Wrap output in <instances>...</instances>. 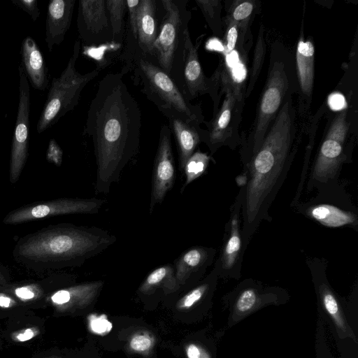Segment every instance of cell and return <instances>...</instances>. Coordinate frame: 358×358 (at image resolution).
<instances>
[{
	"instance_id": "6da1fadb",
	"label": "cell",
	"mask_w": 358,
	"mask_h": 358,
	"mask_svg": "<svg viewBox=\"0 0 358 358\" xmlns=\"http://www.w3.org/2000/svg\"><path fill=\"white\" fill-rule=\"evenodd\" d=\"M128 71L124 66L103 77L87 111L84 134L94 144L96 194L109 192L139 150L141 111L123 79Z\"/></svg>"
},
{
	"instance_id": "7a4b0ae2",
	"label": "cell",
	"mask_w": 358,
	"mask_h": 358,
	"mask_svg": "<svg viewBox=\"0 0 358 358\" xmlns=\"http://www.w3.org/2000/svg\"><path fill=\"white\" fill-rule=\"evenodd\" d=\"M289 92L259 150L250 158L249 179L243 199L245 244L257 227L280 179L295 136V110Z\"/></svg>"
},
{
	"instance_id": "3957f363",
	"label": "cell",
	"mask_w": 358,
	"mask_h": 358,
	"mask_svg": "<svg viewBox=\"0 0 358 358\" xmlns=\"http://www.w3.org/2000/svg\"><path fill=\"white\" fill-rule=\"evenodd\" d=\"M116 241L114 235L99 227L60 224L21 238L13 255L32 268L80 266Z\"/></svg>"
},
{
	"instance_id": "277c9868",
	"label": "cell",
	"mask_w": 358,
	"mask_h": 358,
	"mask_svg": "<svg viewBox=\"0 0 358 358\" xmlns=\"http://www.w3.org/2000/svg\"><path fill=\"white\" fill-rule=\"evenodd\" d=\"M131 62L135 83L164 116L172 115L199 124L203 122L199 106L191 104L171 76L145 59L141 52H136Z\"/></svg>"
},
{
	"instance_id": "5b68a950",
	"label": "cell",
	"mask_w": 358,
	"mask_h": 358,
	"mask_svg": "<svg viewBox=\"0 0 358 358\" xmlns=\"http://www.w3.org/2000/svg\"><path fill=\"white\" fill-rule=\"evenodd\" d=\"M80 52V42L77 40L66 68L58 78H54L52 80L36 125L38 134L45 131L65 114L73 110L78 103L83 88L99 75V71L96 69L85 74L76 70V64Z\"/></svg>"
},
{
	"instance_id": "8992f818",
	"label": "cell",
	"mask_w": 358,
	"mask_h": 358,
	"mask_svg": "<svg viewBox=\"0 0 358 358\" xmlns=\"http://www.w3.org/2000/svg\"><path fill=\"white\" fill-rule=\"evenodd\" d=\"M290 92V83L285 62L271 61L265 86L258 105L256 118L245 144L246 159L259 150L273 121Z\"/></svg>"
},
{
	"instance_id": "52a82bcc",
	"label": "cell",
	"mask_w": 358,
	"mask_h": 358,
	"mask_svg": "<svg viewBox=\"0 0 358 358\" xmlns=\"http://www.w3.org/2000/svg\"><path fill=\"white\" fill-rule=\"evenodd\" d=\"M288 299V294L281 288L243 282L224 298L227 326L230 329L260 309L285 304Z\"/></svg>"
},
{
	"instance_id": "ba28073f",
	"label": "cell",
	"mask_w": 358,
	"mask_h": 358,
	"mask_svg": "<svg viewBox=\"0 0 358 358\" xmlns=\"http://www.w3.org/2000/svg\"><path fill=\"white\" fill-rule=\"evenodd\" d=\"M161 3L164 15L153 45L152 56L157 59L158 66L171 76L189 16L185 15L186 1L162 0Z\"/></svg>"
},
{
	"instance_id": "9c48e42d",
	"label": "cell",
	"mask_w": 358,
	"mask_h": 358,
	"mask_svg": "<svg viewBox=\"0 0 358 358\" xmlns=\"http://www.w3.org/2000/svg\"><path fill=\"white\" fill-rule=\"evenodd\" d=\"M101 199L64 198L40 202L17 208L3 219L6 224H16L51 216L70 214H95L104 205Z\"/></svg>"
},
{
	"instance_id": "30bf717a",
	"label": "cell",
	"mask_w": 358,
	"mask_h": 358,
	"mask_svg": "<svg viewBox=\"0 0 358 358\" xmlns=\"http://www.w3.org/2000/svg\"><path fill=\"white\" fill-rule=\"evenodd\" d=\"M318 316L330 327L337 341L349 339L358 343L356 325L352 314L342 299L331 289L325 279H314Z\"/></svg>"
},
{
	"instance_id": "8fae6325",
	"label": "cell",
	"mask_w": 358,
	"mask_h": 358,
	"mask_svg": "<svg viewBox=\"0 0 358 358\" xmlns=\"http://www.w3.org/2000/svg\"><path fill=\"white\" fill-rule=\"evenodd\" d=\"M19 103L17 120L12 141L9 177L16 182L24 169L28 157L29 138L30 90L29 83L22 65L18 67Z\"/></svg>"
},
{
	"instance_id": "7c38bea8",
	"label": "cell",
	"mask_w": 358,
	"mask_h": 358,
	"mask_svg": "<svg viewBox=\"0 0 358 358\" xmlns=\"http://www.w3.org/2000/svg\"><path fill=\"white\" fill-rule=\"evenodd\" d=\"M226 92L224 102L213 120L206 123L208 130H203L201 141L209 148L212 153L227 142L237 131L243 106V96L237 94L234 87L227 80H222Z\"/></svg>"
},
{
	"instance_id": "4fadbf2b",
	"label": "cell",
	"mask_w": 358,
	"mask_h": 358,
	"mask_svg": "<svg viewBox=\"0 0 358 358\" xmlns=\"http://www.w3.org/2000/svg\"><path fill=\"white\" fill-rule=\"evenodd\" d=\"M347 112L345 108L336 115L320 145L313 169V177L319 180L332 176L341 163L349 130Z\"/></svg>"
},
{
	"instance_id": "5bb4252c",
	"label": "cell",
	"mask_w": 358,
	"mask_h": 358,
	"mask_svg": "<svg viewBox=\"0 0 358 358\" xmlns=\"http://www.w3.org/2000/svg\"><path fill=\"white\" fill-rule=\"evenodd\" d=\"M175 178L171 132L169 125L164 124L160 129L152 170L150 213L157 204L163 202L167 192L173 187Z\"/></svg>"
},
{
	"instance_id": "9a60e30c",
	"label": "cell",
	"mask_w": 358,
	"mask_h": 358,
	"mask_svg": "<svg viewBox=\"0 0 358 358\" xmlns=\"http://www.w3.org/2000/svg\"><path fill=\"white\" fill-rule=\"evenodd\" d=\"M78 30L87 46L112 41L106 0H79Z\"/></svg>"
},
{
	"instance_id": "2e32d148",
	"label": "cell",
	"mask_w": 358,
	"mask_h": 358,
	"mask_svg": "<svg viewBox=\"0 0 358 358\" xmlns=\"http://www.w3.org/2000/svg\"><path fill=\"white\" fill-rule=\"evenodd\" d=\"M200 42L194 45L188 27L182 33V57L185 95L190 101L200 95L211 93L210 79L206 77L199 62L198 48Z\"/></svg>"
},
{
	"instance_id": "e0dca14e",
	"label": "cell",
	"mask_w": 358,
	"mask_h": 358,
	"mask_svg": "<svg viewBox=\"0 0 358 358\" xmlns=\"http://www.w3.org/2000/svg\"><path fill=\"white\" fill-rule=\"evenodd\" d=\"M215 252L213 248L194 246L182 252L173 264L177 284L199 280L212 263Z\"/></svg>"
},
{
	"instance_id": "ac0fdd59",
	"label": "cell",
	"mask_w": 358,
	"mask_h": 358,
	"mask_svg": "<svg viewBox=\"0 0 358 358\" xmlns=\"http://www.w3.org/2000/svg\"><path fill=\"white\" fill-rule=\"evenodd\" d=\"M76 0H52L48 1L45 20V41L51 52L59 45L71 24Z\"/></svg>"
},
{
	"instance_id": "d6986e66",
	"label": "cell",
	"mask_w": 358,
	"mask_h": 358,
	"mask_svg": "<svg viewBox=\"0 0 358 358\" xmlns=\"http://www.w3.org/2000/svg\"><path fill=\"white\" fill-rule=\"evenodd\" d=\"M166 117L177 145L180 169L182 171L186 162L201 141L203 129L196 122L187 121L172 115Z\"/></svg>"
},
{
	"instance_id": "ffe728a7",
	"label": "cell",
	"mask_w": 358,
	"mask_h": 358,
	"mask_svg": "<svg viewBox=\"0 0 358 358\" xmlns=\"http://www.w3.org/2000/svg\"><path fill=\"white\" fill-rule=\"evenodd\" d=\"M239 206V205H238ZM238 206L236 205L231 222L229 236L226 241L220 259L215 264L218 276L238 278L239 271L236 268L241 262V236L238 225Z\"/></svg>"
},
{
	"instance_id": "44dd1931",
	"label": "cell",
	"mask_w": 358,
	"mask_h": 358,
	"mask_svg": "<svg viewBox=\"0 0 358 358\" xmlns=\"http://www.w3.org/2000/svg\"><path fill=\"white\" fill-rule=\"evenodd\" d=\"M22 66L28 80L36 90L43 91L48 84V69L35 40L28 36L22 43Z\"/></svg>"
},
{
	"instance_id": "7402d4cb",
	"label": "cell",
	"mask_w": 358,
	"mask_h": 358,
	"mask_svg": "<svg viewBox=\"0 0 358 358\" xmlns=\"http://www.w3.org/2000/svg\"><path fill=\"white\" fill-rule=\"evenodd\" d=\"M157 1L140 0L137 20V45L141 53L152 55L154 43L157 38Z\"/></svg>"
},
{
	"instance_id": "603a6c76",
	"label": "cell",
	"mask_w": 358,
	"mask_h": 358,
	"mask_svg": "<svg viewBox=\"0 0 358 358\" xmlns=\"http://www.w3.org/2000/svg\"><path fill=\"white\" fill-rule=\"evenodd\" d=\"M314 54L310 41L299 40L296 53L297 77L302 94L307 99L311 97L313 88Z\"/></svg>"
},
{
	"instance_id": "cb8c5ba5",
	"label": "cell",
	"mask_w": 358,
	"mask_h": 358,
	"mask_svg": "<svg viewBox=\"0 0 358 358\" xmlns=\"http://www.w3.org/2000/svg\"><path fill=\"white\" fill-rule=\"evenodd\" d=\"M308 215L322 224L329 227L351 224L356 220V217L352 213L327 204L312 207L308 210Z\"/></svg>"
},
{
	"instance_id": "d4e9b609",
	"label": "cell",
	"mask_w": 358,
	"mask_h": 358,
	"mask_svg": "<svg viewBox=\"0 0 358 358\" xmlns=\"http://www.w3.org/2000/svg\"><path fill=\"white\" fill-rule=\"evenodd\" d=\"M100 282H92L74 287L59 289L49 296V301L57 308H66L73 301L97 290Z\"/></svg>"
},
{
	"instance_id": "484cf974",
	"label": "cell",
	"mask_w": 358,
	"mask_h": 358,
	"mask_svg": "<svg viewBox=\"0 0 358 358\" xmlns=\"http://www.w3.org/2000/svg\"><path fill=\"white\" fill-rule=\"evenodd\" d=\"M106 6L112 31V41L121 43L127 2L124 0H106Z\"/></svg>"
},
{
	"instance_id": "4316f807",
	"label": "cell",
	"mask_w": 358,
	"mask_h": 358,
	"mask_svg": "<svg viewBox=\"0 0 358 358\" xmlns=\"http://www.w3.org/2000/svg\"><path fill=\"white\" fill-rule=\"evenodd\" d=\"M210 157L200 151L194 152L186 162L182 171L185 175V181L180 192L194 180L200 177L206 170Z\"/></svg>"
},
{
	"instance_id": "83f0119b",
	"label": "cell",
	"mask_w": 358,
	"mask_h": 358,
	"mask_svg": "<svg viewBox=\"0 0 358 358\" xmlns=\"http://www.w3.org/2000/svg\"><path fill=\"white\" fill-rule=\"evenodd\" d=\"M122 43L110 41L97 45H83L82 52L84 55L90 57L97 64V70L105 68L108 64V57L117 50H120Z\"/></svg>"
},
{
	"instance_id": "f1b7e54d",
	"label": "cell",
	"mask_w": 358,
	"mask_h": 358,
	"mask_svg": "<svg viewBox=\"0 0 358 358\" xmlns=\"http://www.w3.org/2000/svg\"><path fill=\"white\" fill-rule=\"evenodd\" d=\"M265 53V44L263 38V34L259 33L258 37V42L257 43L256 49L255 52L254 62L252 64V74L248 86L246 89L245 96H248L252 90L255 84L257 78L261 70L262 63L264 62V57Z\"/></svg>"
},
{
	"instance_id": "f546056e",
	"label": "cell",
	"mask_w": 358,
	"mask_h": 358,
	"mask_svg": "<svg viewBox=\"0 0 358 358\" xmlns=\"http://www.w3.org/2000/svg\"><path fill=\"white\" fill-rule=\"evenodd\" d=\"M315 352L316 358H334L327 345L324 322L320 317L317 319L316 327Z\"/></svg>"
},
{
	"instance_id": "4dcf8cb0",
	"label": "cell",
	"mask_w": 358,
	"mask_h": 358,
	"mask_svg": "<svg viewBox=\"0 0 358 358\" xmlns=\"http://www.w3.org/2000/svg\"><path fill=\"white\" fill-rule=\"evenodd\" d=\"M13 296L22 302H30L38 299L43 294L38 284H27L15 287L12 289Z\"/></svg>"
},
{
	"instance_id": "1f68e13d",
	"label": "cell",
	"mask_w": 358,
	"mask_h": 358,
	"mask_svg": "<svg viewBox=\"0 0 358 358\" xmlns=\"http://www.w3.org/2000/svg\"><path fill=\"white\" fill-rule=\"evenodd\" d=\"M198 6L201 10L204 17L211 29L214 31L217 29L218 18V3L217 1L195 0Z\"/></svg>"
},
{
	"instance_id": "d6a6232c",
	"label": "cell",
	"mask_w": 358,
	"mask_h": 358,
	"mask_svg": "<svg viewBox=\"0 0 358 358\" xmlns=\"http://www.w3.org/2000/svg\"><path fill=\"white\" fill-rule=\"evenodd\" d=\"M253 8L254 3L252 1H241L234 8L231 17L229 20L236 23L238 27H241L245 22V20L250 17Z\"/></svg>"
},
{
	"instance_id": "836d02e7",
	"label": "cell",
	"mask_w": 358,
	"mask_h": 358,
	"mask_svg": "<svg viewBox=\"0 0 358 358\" xmlns=\"http://www.w3.org/2000/svg\"><path fill=\"white\" fill-rule=\"evenodd\" d=\"M229 25L225 35V41L224 43V52L229 53L235 50L237 45L238 27V25L229 20ZM223 53V54H224Z\"/></svg>"
},
{
	"instance_id": "e575fe53",
	"label": "cell",
	"mask_w": 358,
	"mask_h": 358,
	"mask_svg": "<svg viewBox=\"0 0 358 358\" xmlns=\"http://www.w3.org/2000/svg\"><path fill=\"white\" fill-rule=\"evenodd\" d=\"M11 2L28 13L34 22H36L40 15L36 0H11Z\"/></svg>"
},
{
	"instance_id": "d590c367",
	"label": "cell",
	"mask_w": 358,
	"mask_h": 358,
	"mask_svg": "<svg viewBox=\"0 0 358 358\" xmlns=\"http://www.w3.org/2000/svg\"><path fill=\"white\" fill-rule=\"evenodd\" d=\"M126 2L129 11L130 28L134 39L136 40L137 20L140 0H127Z\"/></svg>"
},
{
	"instance_id": "8d00e7d4",
	"label": "cell",
	"mask_w": 358,
	"mask_h": 358,
	"mask_svg": "<svg viewBox=\"0 0 358 358\" xmlns=\"http://www.w3.org/2000/svg\"><path fill=\"white\" fill-rule=\"evenodd\" d=\"M62 150L54 139H51L49 141L47 150L46 157L48 161L57 166H60L62 162Z\"/></svg>"
},
{
	"instance_id": "74e56055",
	"label": "cell",
	"mask_w": 358,
	"mask_h": 358,
	"mask_svg": "<svg viewBox=\"0 0 358 358\" xmlns=\"http://www.w3.org/2000/svg\"><path fill=\"white\" fill-rule=\"evenodd\" d=\"M92 330L97 334L109 331L112 328L111 323L104 315L100 317L92 316L90 319Z\"/></svg>"
},
{
	"instance_id": "f35d334b",
	"label": "cell",
	"mask_w": 358,
	"mask_h": 358,
	"mask_svg": "<svg viewBox=\"0 0 358 358\" xmlns=\"http://www.w3.org/2000/svg\"><path fill=\"white\" fill-rule=\"evenodd\" d=\"M39 333L40 331L38 327H27L13 333L11 338L15 342H26L36 337Z\"/></svg>"
},
{
	"instance_id": "ab89813d",
	"label": "cell",
	"mask_w": 358,
	"mask_h": 358,
	"mask_svg": "<svg viewBox=\"0 0 358 358\" xmlns=\"http://www.w3.org/2000/svg\"><path fill=\"white\" fill-rule=\"evenodd\" d=\"M152 344L150 338L146 335L134 336L130 343L131 348L136 351L142 352L148 350Z\"/></svg>"
},
{
	"instance_id": "60d3db41",
	"label": "cell",
	"mask_w": 358,
	"mask_h": 358,
	"mask_svg": "<svg viewBox=\"0 0 358 358\" xmlns=\"http://www.w3.org/2000/svg\"><path fill=\"white\" fill-rule=\"evenodd\" d=\"M328 103L333 110L339 112L347 108V102L344 96L338 92H334L329 95Z\"/></svg>"
},
{
	"instance_id": "b9f144b4",
	"label": "cell",
	"mask_w": 358,
	"mask_h": 358,
	"mask_svg": "<svg viewBox=\"0 0 358 358\" xmlns=\"http://www.w3.org/2000/svg\"><path fill=\"white\" fill-rule=\"evenodd\" d=\"M188 358H213L211 352L196 344H190L187 348Z\"/></svg>"
},
{
	"instance_id": "7bdbcfd3",
	"label": "cell",
	"mask_w": 358,
	"mask_h": 358,
	"mask_svg": "<svg viewBox=\"0 0 358 358\" xmlns=\"http://www.w3.org/2000/svg\"><path fill=\"white\" fill-rule=\"evenodd\" d=\"M206 49L208 51H215L221 53L224 52V45L221 40L216 37L209 38L206 43Z\"/></svg>"
},
{
	"instance_id": "ee69618b",
	"label": "cell",
	"mask_w": 358,
	"mask_h": 358,
	"mask_svg": "<svg viewBox=\"0 0 358 358\" xmlns=\"http://www.w3.org/2000/svg\"><path fill=\"white\" fill-rule=\"evenodd\" d=\"M17 301L15 298L5 292H0V308H11L17 306Z\"/></svg>"
},
{
	"instance_id": "f6af8a7d",
	"label": "cell",
	"mask_w": 358,
	"mask_h": 358,
	"mask_svg": "<svg viewBox=\"0 0 358 358\" xmlns=\"http://www.w3.org/2000/svg\"><path fill=\"white\" fill-rule=\"evenodd\" d=\"M8 285V280L5 274L0 269V287H4Z\"/></svg>"
},
{
	"instance_id": "bcb514c9",
	"label": "cell",
	"mask_w": 358,
	"mask_h": 358,
	"mask_svg": "<svg viewBox=\"0 0 358 358\" xmlns=\"http://www.w3.org/2000/svg\"><path fill=\"white\" fill-rule=\"evenodd\" d=\"M43 358H58V357H57L55 356H52V357H43Z\"/></svg>"
}]
</instances>
